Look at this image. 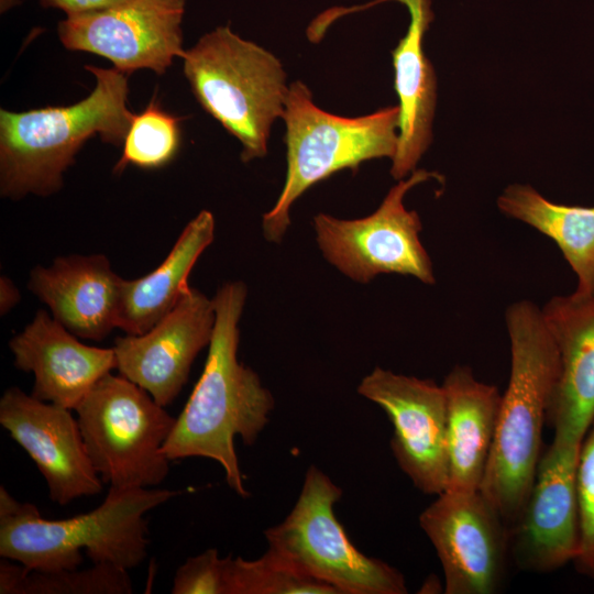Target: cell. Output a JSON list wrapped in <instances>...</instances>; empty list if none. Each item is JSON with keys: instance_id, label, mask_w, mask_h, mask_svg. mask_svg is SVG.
<instances>
[{"instance_id": "6da1fadb", "label": "cell", "mask_w": 594, "mask_h": 594, "mask_svg": "<svg viewBox=\"0 0 594 594\" xmlns=\"http://www.w3.org/2000/svg\"><path fill=\"white\" fill-rule=\"evenodd\" d=\"M246 295L245 284L232 280L220 286L212 298L216 319L204 371L162 449L169 461L205 458L218 462L227 484L241 497L250 493L234 439L240 437L252 446L274 408L272 393L238 359Z\"/></svg>"}, {"instance_id": "7a4b0ae2", "label": "cell", "mask_w": 594, "mask_h": 594, "mask_svg": "<svg viewBox=\"0 0 594 594\" xmlns=\"http://www.w3.org/2000/svg\"><path fill=\"white\" fill-rule=\"evenodd\" d=\"M510 373L480 492L509 528L517 521L540 459L541 439L560 376V356L541 307L508 306Z\"/></svg>"}, {"instance_id": "3957f363", "label": "cell", "mask_w": 594, "mask_h": 594, "mask_svg": "<svg viewBox=\"0 0 594 594\" xmlns=\"http://www.w3.org/2000/svg\"><path fill=\"white\" fill-rule=\"evenodd\" d=\"M176 494L166 488L110 487L97 508L46 519L35 505L16 501L1 485L0 556L30 570L57 572L79 568L85 550L95 564L133 569L147 556L145 514Z\"/></svg>"}, {"instance_id": "277c9868", "label": "cell", "mask_w": 594, "mask_h": 594, "mask_svg": "<svg viewBox=\"0 0 594 594\" xmlns=\"http://www.w3.org/2000/svg\"><path fill=\"white\" fill-rule=\"evenodd\" d=\"M95 88L80 101L13 112L0 111V193L13 200L50 196L63 185L84 143L98 135L123 144L134 113L128 108L127 74L117 68L85 67Z\"/></svg>"}, {"instance_id": "5b68a950", "label": "cell", "mask_w": 594, "mask_h": 594, "mask_svg": "<svg viewBox=\"0 0 594 594\" xmlns=\"http://www.w3.org/2000/svg\"><path fill=\"white\" fill-rule=\"evenodd\" d=\"M183 61L197 101L241 143V161L265 156L289 90L280 61L229 25L202 35Z\"/></svg>"}, {"instance_id": "8992f818", "label": "cell", "mask_w": 594, "mask_h": 594, "mask_svg": "<svg viewBox=\"0 0 594 594\" xmlns=\"http://www.w3.org/2000/svg\"><path fill=\"white\" fill-rule=\"evenodd\" d=\"M287 170L274 207L264 213L266 240L279 243L289 224L292 205L311 186L365 161L393 158L398 144V106L345 118L319 108L306 84L294 81L285 101Z\"/></svg>"}, {"instance_id": "52a82bcc", "label": "cell", "mask_w": 594, "mask_h": 594, "mask_svg": "<svg viewBox=\"0 0 594 594\" xmlns=\"http://www.w3.org/2000/svg\"><path fill=\"white\" fill-rule=\"evenodd\" d=\"M89 459L116 488H151L168 475L162 452L176 418L122 375L106 374L75 409Z\"/></svg>"}, {"instance_id": "ba28073f", "label": "cell", "mask_w": 594, "mask_h": 594, "mask_svg": "<svg viewBox=\"0 0 594 594\" xmlns=\"http://www.w3.org/2000/svg\"><path fill=\"white\" fill-rule=\"evenodd\" d=\"M342 490L311 465L285 519L264 532L268 549L339 594H406L400 571L359 551L334 514Z\"/></svg>"}, {"instance_id": "9c48e42d", "label": "cell", "mask_w": 594, "mask_h": 594, "mask_svg": "<svg viewBox=\"0 0 594 594\" xmlns=\"http://www.w3.org/2000/svg\"><path fill=\"white\" fill-rule=\"evenodd\" d=\"M437 173L414 170L393 186L370 216L345 220L327 213L314 217L316 241L323 257L350 279L366 284L380 274L413 276L436 282L431 258L420 241L422 223L405 207L406 194Z\"/></svg>"}, {"instance_id": "30bf717a", "label": "cell", "mask_w": 594, "mask_h": 594, "mask_svg": "<svg viewBox=\"0 0 594 594\" xmlns=\"http://www.w3.org/2000/svg\"><path fill=\"white\" fill-rule=\"evenodd\" d=\"M443 571L446 594H494L510 554V528L476 492L446 490L419 515Z\"/></svg>"}, {"instance_id": "8fae6325", "label": "cell", "mask_w": 594, "mask_h": 594, "mask_svg": "<svg viewBox=\"0 0 594 594\" xmlns=\"http://www.w3.org/2000/svg\"><path fill=\"white\" fill-rule=\"evenodd\" d=\"M185 6L186 0H125L68 15L58 23L57 34L67 50L105 57L127 75L139 69L163 75L186 52Z\"/></svg>"}, {"instance_id": "7c38bea8", "label": "cell", "mask_w": 594, "mask_h": 594, "mask_svg": "<svg viewBox=\"0 0 594 594\" xmlns=\"http://www.w3.org/2000/svg\"><path fill=\"white\" fill-rule=\"evenodd\" d=\"M358 393L380 406L393 426L391 449L400 470L427 495L449 483L447 398L442 385L375 367Z\"/></svg>"}, {"instance_id": "4fadbf2b", "label": "cell", "mask_w": 594, "mask_h": 594, "mask_svg": "<svg viewBox=\"0 0 594 594\" xmlns=\"http://www.w3.org/2000/svg\"><path fill=\"white\" fill-rule=\"evenodd\" d=\"M580 441L553 435L510 528V556L527 572L551 573L573 563L580 543L576 465Z\"/></svg>"}, {"instance_id": "5bb4252c", "label": "cell", "mask_w": 594, "mask_h": 594, "mask_svg": "<svg viewBox=\"0 0 594 594\" xmlns=\"http://www.w3.org/2000/svg\"><path fill=\"white\" fill-rule=\"evenodd\" d=\"M0 425L33 460L52 502L64 506L102 491L70 409L11 386L0 399Z\"/></svg>"}, {"instance_id": "9a60e30c", "label": "cell", "mask_w": 594, "mask_h": 594, "mask_svg": "<svg viewBox=\"0 0 594 594\" xmlns=\"http://www.w3.org/2000/svg\"><path fill=\"white\" fill-rule=\"evenodd\" d=\"M215 319L213 300L189 287L152 329L116 339V369L166 407L187 383L198 353L209 345Z\"/></svg>"}, {"instance_id": "2e32d148", "label": "cell", "mask_w": 594, "mask_h": 594, "mask_svg": "<svg viewBox=\"0 0 594 594\" xmlns=\"http://www.w3.org/2000/svg\"><path fill=\"white\" fill-rule=\"evenodd\" d=\"M9 348L14 366L34 374L32 395L70 410L117 367L113 348L80 342L43 309L10 340Z\"/></svg>"}, {"instance_id": "e0dca14e", "label": "cell", "mask_w": 594, "mask_h": 594, "mask_svg": "<svg viewBox=\"0 0 594 594\" xmlns=\"http://www.w3.org/2000/svg\"><path fill=\"white\" fill-rule=\"evenodd\" d=\"M122 280L106 255L72 254L32 268L28 288L72 333L99 341L118 328Z\"/></svg>"}, {"instance_id": "ac0fdd59", "label": "cell", "mask_w": 594, "mask_h": 594, "mask_svg": "<svg viewBox=\"0 0 594 594\" xmlns=\"http://www.w3.org/2000/svg\"><path fill=\"white\" fill-rule=\"evenodd\" d=\"M541 311L560 356L547 422L553 435L582 442L594 420V294L553 296Z\"/></svg>"}, {"instance_id": "d6986e66", "label": "cell", "mask_w": 594, "mask_h": 594, "mask_svg": "<svg viewBox=\"0 0 594 594\" xmlns=\"http://www.w3.org/2000/svg\"><path fill=\"white\" fill-rule=\"evenodd\" d=\"M389 1L377 0L376 3ZM410 15L406 35L392 51L394 87L399 100L397 150L392 158V176L404 179L416 166L432 141V121L437 101V78L424 51V36L433 20L431 0H394Z\"/></svg>"}, {"instance_id": "ffe728a7", "label": "cell", "mask_w": 594, "mask_h": 594, "mask_svg": "<svg viewBox=\"0 0 594 594\" xmlns=\"http://www.w3.org/2000/svg\"><path fill=\"white\" fill-rule=\"evenodd\" d=\"M449 483L447 490L476 492L494 442L502 394L479 381L468 365H455L444 377Z\"/></svg>"}, {"instance_id": "44dd1931", "label": "cell", "mask_w": 594, "mask_h": 594, "mask_svg": "<svg viewBox=\"0 0 594 594\" xmlns=\"http://www.w3.org/2000/svg\"><path fill=\"white\" fill-rule=\"evenodd\" d=\"M213 238L215 218L202 210L155 270L143 277L123 278L118 328L127 334H143L170 312L190 287L188 276Z\"/></svg>"}, {"instance_id": "7402d4cb", "label": "cell", "mask_w": 594, "mask_h": 594, "mask_svg": "<svg viewBox=\"0 0 594 594\" xmlns=\"http://www.w3.org/2000/svg\"><path fill=\"white\" fill-rule=\"evenodd\" d=\"M497 207L556 242L576 275L575 295L594 294V207L552 202L526 184L507 186Z\"/></svg>"}, {"instance_id": "603a6c76", "label": "cell", "mask_w": 594, "mask_h": 594, "mask_svg": "<svg viewBox=\"0 0 594 594\" xmlns=\"http://www.w3.org/2000/svg\"><path fill=\"white\" fill-rule=\"evenodd\" d=\"M129 570L112 564H95L79 570L41 572L2 558L0 594H130Z\"/></svg>"}, {"instance_id": "cb8c5ba5", "label": "cell", "mask_w": 594, "mask_h": 594, "mask_svg": "<svg viewBox=\"0 0 594 594\" xmlns=\"http://www.w3.org/2000/svg\"><path fill=\"white\" fill-rule=\"evenodd\" d=\"M180 120L165 111L154 97L133 116L113 173H122L128 165L158 168L169 163L180 145Z\"/></svg>"}, {"instance_id": "d4e9b609", "label": "cell", "mask_w": 594, "mask_h": 594, "mask_svg": "<svg viewBox=\"0 0 594 594\" xmlns=\"http://www.w3.org/2000/svg\"><path fill=\"white\" fill-rule=\"evenodd\" d=\"M228 583L229 594H339L270 550L255 560L228 556Z\"/></svg>"}, {"instance_id": "484cf974", "label": "cell", "mask_w": 594, "mask_h": 594, "mask_svg": "<svg viewBox=\"0 0 594 594\" xmlns=\"http://www.w3.org/2000/svg\"><path fill=\"white\" fill-rule=\"evenodd\" d=\"M576 488L580 543L573 564L579 574L594 580V420L580 447Z\"/></svg>"}, {"instance_id": "4316f807", "label": "cell", "mask_w": 594, "mask_h": 594, "mask_svg": "<svg viewBox=\"0 0 594 594\" xmlns=\"http://www.w3.org/2000/svg\"><path fill=\"white\" fill-rule=\"evenodd\" d=\"M173 594H229L228 557L220 558L216 548L189 557L176 570Z\"/></svg>"}, {"instance_id": "83f0119b", "label": "cell", "mask_w": 594, "mask_h": 594, "mask_svg": "<svg viewBox=\"0 0 594 594\" xmlns=\"http://www.w3.org/2000/svg\"><path fill=\"white\" fill-rule=\"evenodd\" d=\"M46 7L64 11L67 16L101 10L125 0H40Z\"/></svg>"}, {"instance_id": "f1b7e54d", "label": "cell", "mask_w": 594, "mask_h": 594, "mask_svg": "<svg viewBox=\"0 0 594 594\" xmlns=\"http://www.w3.org/2000/svg\"><path fill=\"white\" fill-rule=\"evenodd\" d=\"M21 299L15 284L7 276L0 278V314H8Z\"/></svg>"}]
</instances>
